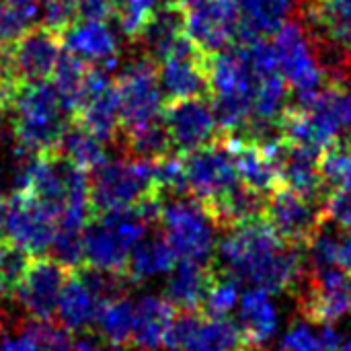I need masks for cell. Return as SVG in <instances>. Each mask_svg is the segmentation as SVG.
<instances>
[{
	"label": "cell",
	"instance_id": "e575fe53",
	"mask_svg": "<svg viewBox=\"0 0 351 351\" xmlns=\"http://www.w3.org/2000/svg\"><path fill=\"white\" fill-rule=\"evenodd\" d=\"M49 251L58 263H62L68 271L78 269L84 265V251H82V230L74 228H60L56 230V237L49 245Z\"/></svg>",
	"mask_w": 351,
	"mask_h": 351
},
{
	"label": "cell",
	"instance_id": "4316f807",
	"mask_svg": "<svg viewBox=\"0 0 351 351\" xmlns=\"http://www.w3.org/2000/svg\"><path fill=\"white\" fill-rule=\"evenodd\" d=\"M177 263V255L173 253L171 245L162 237L160 230L146 232L130 251L125 276L130 282H146L158 276L169 274Z\"/></svg>",
	"mask_w": 351,
	"mask_h": 351
},
{
	"label": "cell",
	"instance_id": "7a4b0ae2",
	"mask_svg": "<svg viewBox=\"0 0 351 351\" xmlns=\"http://www.w3.org/2000/svg\"><path fill=\"white\" fill-rule=\"evenodd\" d=\"M8 107L12 111L14 140L23 152H58L70 113L64 109L51 82H16L10 88Z\"/></svg>",
	"mask_w": 351,
	"mask_h": 351
},
{
	"label": "cell",
	"instance_id": "b9f144b4",
	"mask_svg": "<svg viewBox=\"0 0 351 351\" xmlns=\"http://www.w3.org/2000/svg\"><path fill=\"white\" fill-rule=\"evenodd\" d=\"M12 325V321L6 317V313L4 311H0V341L4 339V335H6V331H8V327Z\"/></svg>",
	"mask_w": 351,
	"mask_h": 351
},
{
	"label": "cell",
	"instance_id": "603a6c76",
	"mask_svg": "<svg viewBox=\"0 0 351 351\" xmlns=\"http://www.w3.org/2000/svg\"><path fill=\"white\" fill-rule=\"evenodd\" d=\"M234 4L239 16L234 43L269 39L296 8V0H234Z\"/></svg>",
	"mask_w": 351,
	"mask_h": 351
},
{
	"label": "cell",
	"instance_id": "ba28073f",
	"mask_svg": "<svg viewBox=\"0 0 351 351\" xmlns=\"http://www.w3.org/2000/svg\"><path fill=\"white\" fill-rule=\"evenodd\" d=\"M263 220L284 243L306 249L317 232L327 224V214L325 206L280 185L265 197Z\"/></svg>",
	"mask_w": 351,
	"mask_h": 351
},
{
	"label": "cell",
	"instance_id": "f35d334b",
	"mask_svg": "<svg viewBox=\"0 0 351 351\" xmlns=\"http://www.w3.org/2000/svg\"><path fill=\"white\" fill-rule=\"evenodd\" d=\"M346 232V230H343ZM335 265L351 276V232H346L341 239H337V251H335Z\"/></svg>",
	"mask_w": 351,
	"mask_h": 351
},
{
	"label": "cell",
	"instance_id": "3957f363",
	"mask_svg": "<svg viewBox=\"0 0 351 351\" xmlns=\"http://www.w3.org/2000/svg\"><path fill=\"white\" fill-rule=\"evenodd\" d=\"M150 226L152 224L138 208L93 214L82 230L84 265L99 271L125 274L132 247L150 230Z\"/></svg>",
	"mask_w": 351,
	"mask_h": 351
},
{
	"label": "cell",
	"instance_id": "1f68e13d",
	"mask_svg": "<svg viewBox=\"0 0 351 351\" xmlns=\"http://www.w3.org/2000/svg\"><path fill=\"white\" fill-rule=\"evenodd\" d=\"M125 142L134 158L158 160L160 156L171 152V140L162 119H154L132 130H125Z\"/></svg>",
	"mask_w": 351,
	"mask_h": 351
},
{
	"label": "cell",
	"instance_id": "ffe728a7",
	"mask_svg": "<svg viewBox=\"0 0 351 351\" xmlns=\"http://www.w3.org/2000/svg\"><path fill=\"white\" fill-rule=\"evenodd\" d=\"M103 304L105 302L95 292V288L86 282V278L78 269H72L60 292L56 317L60 325L72 333L86 331L97 323Z\"/></svg>",
	"mask_w": 351,
	"mask_h": 351
},
{
	"label": "cell",
	"instance_id": "ee69618b",
	"mask_svg": "<svg viewBox=\"0 0 351 351\" xmlns=\"http://www.w3.org/2000/svg\"><path fill=\"white\" fill-rule=\"evenodd\" d=\"M10 296V290H8V284H6V278L2 274V267H0V298H6Z\"/></svg>",
	"mask_w": 351,
	"mask_h": 351
},
{
	"label": "cell",
	"instance_id": "74e56055",
	"mask_svg": "<svg viewBox=\"0 0 351 351\" xmlns=\"http://www.w3.org/2000/svg\"><path fill=\"white\" fill-rule=\"evenodd\" d=\"M0 351H39V346L27 331L14 325V335H4L0 341Z\"/></svg>",
	"mask_w": 351,
	"mask_h": 351
},
{
	"label": "cell",
	"instance_id": "5b68a950",
	"mask_svg": "<svg viewBox=\"0 0 351 351\" xmlns=\"http://www.w3.org/2000/svg\"><path fill=\"white\" fill-rule=\"evenodd\" d=\"M160 232L177 259L208 263L216 247V224L195 197L175 195L162 202L158 216Z\"/></svg>",
	"mask_w": 351,
	"mask_h": 351
},
{
	"label": "cell",
	"instance_id": "7bdbcfd3",
	"mask_svg": "<svg viewBox=\"0 0 351 351\" xmlns=\"http://www.w3.org/2000/svg\"><path fill=\"white\" fill-rule=\"evenodd\" d=\"M4 218H6V197L0 193V239L4 234Z\"/></svg>",
	"mask_w": 351,
	"mask_h": 351
},
{
	"label": "cell",
	"instance_id": "e0dca14e",
	"mask_svg": "<svg viewBox=\"0 0 351 351\" xmlns=\"http://www.w3.org/2000/svg\"><path fill=\"white\" fill-rule=\"evenodd\" d=\"M68 269L53 257H31L14 296L19 304L31 319L51 321L56 317V306L60 292L66 284Z\"/></svg>",
	"mask_w": 351,
	"mask_h": 351
},
{
	"label": "cell",
	"instance_id": "836d02e7",
	"mask_svg": "<svg viewBox=\"0 0 351 351\" xmlns=\"http://www.w3.org/2000/svg\"><path fill=\"white\" fill-rule=\"evenodd\" d=\"M165 2L167 0H121L119 8L115 10L121 35L136 41L144 25L150 21L156 8L162 6Z\"/></svg>",
	"mask_w": 351,
	"mask_h": 351
},
{
	"label": "cell",
	"instance_id": "f6af8a7d",
	"mask_svg": "<svg viewBox=\"0 0 351 351\" xmlns=\"http://www.w3.org/2000/svg\"><path fill=\"white\" fill-rule=\"evenodd\" d=\"M107 351H140V350H136V348H132V350H128L125 346H111L109 350Z\"/></svg>",
	"mask_w": 351,
	"mask_h": 351
},
{
	"label": "cell",
	"instance_id": "d4e9b609",
	"mask_svg": "<svg viewBox=\"0 0 351 351\" xmlns=\"http://www.w3.org/2000/svg\"><path fill=\"white\" fill-rule=\"evenodd\" d=\"M185 37V8L179 0H167L144 25L136 41L144 43L148 58L160 62Z\"/></svg>",
	"mask_w": 351,
	"mask_h": 351
},
{
	"label": "cell",
	"instance_id": "60d3db41",
	"mask_svg": "<svg viewBox=\"0 0 351 351\" xmlns=\"http://www.w3.org/2000/svg\"><path fill=\"white\" fill-rule=\"evenodd\" d=\"M10 88H12V84H2V82H0V117L4 115V111H6V107H8Z\"/></svg>",
	"mask_w": 351,
	"mask_h": 351
},
{
	"label": "cell",
	"instance_id": "d6986e66",
	"mask_svg": "<svg viewBox=\"0 0 351 351\" xmlns=\"http://www.w3.org/2000/svg\"><path fill=\"white\" fill-rule=\"evenodd\" d=\"M228 142H230L239 181L245 187L267 197L274 189L282 185L278 165L265 142L253 138H234V136H228Z\"/></svg>",
	"mask_w": 351,
	"mask_h": 351
},
{
	"label": "cell",
	"instance_id": "d590c367",
	"mask_svg": "<svg viewBox=\"0 0 351 351\" xmlns=\"http://www.w3.org/2000/svg\"><path fill=\"white\" fill-rule=\"evenodd\" d=\"M31 23L25 14L12 8L8 2L0 0V49L8 47L23 31H27Z\"/></svg>",
	"mask_w": 351,
	"mask_h": 351
},
{
	"label": "cell",
	"instance_id": "9c48e42d",
	"mask_svg": "<svg viewBox=\"0 0 351 351\" xmlns=\"http://www.w3.org/2000/svg\"><path fill=\"white\" fill-rule=\"evenodd\" d=\"M119 99V117L125 130L160 119L162 88L158 82V68L152 58H138L130 62L115 84Z\"/></svg>",
	"mask_w": 351,
	"mask_h": 351
},
{
	"label": "cell",
	"instance_id": "7c38bea8",
	"mask_svg": "<svg viewBox=\"0 0 351 351\" xmlns=\"http://www.w3.org/2000/svg\"><path fill=\"white\" fill-rule=\"evenodd\" d=\"M210 53L202 51L187 35L158 64V82L165 99L210 97Z\"/></svg>",
	"mask_w": 351,
	"mask_h": 351
},
{
	"label": "cell",
	"instance_id": "5bb4252c",
	"mask_svg": "<svg viewBox=\"0 0 351 351\" xmlns=\"http://www.w3.org/2000/svg\"><path fill=\"white\" fill-rule=\"evenodd\" d=\"M74 115L84 130H88L90 134H95L105 142L117 136L121 128L119 99L109 68L103 66L86 68L82 99Z\"/></svg>",
	"mask_w": 351,
	"mask_h": 351
},
{
	"label": "cell",
	"instance_id": "30bf717a",
	"mask_svg": "<svg viewBox=\"0 0 351 351\" xmlns=\"http://www.w3.org/2000/svg\"><path fill=\"white\" fill-rule=\"evenodd\" d=\"M296 296L300 313L311 325H333L351 313V276L337 265L311 269Z\"/></svg>",
	"mask_w": 351,
	"mask_h": 351
},
{
	"label": "cell",
	"instance_id": "4dcf8cb0",
	"mask_svg": "<svg viewBox=\"0 0 351 351\" xmlns=\"http://www.w3.org/2000/svg\"><path fill=\"white\" fill-rule=\"evenodd\" d=\"M86 64L76 60L74 56L62 51L53 72H51V86L58 93L64 109L74 115L80 99H82V88H84V76H86Z\"/></svg>",
	"mask_w": 351,
	"mask_h": 351
},
{
	"label": "cell",
	"instance_id": "d6a6232c",
	"mask_svg": "<svg viewBox=\"0 0 351 351\" xmlns=\"http://www.w3.org/2000/svg\"><path fill=\"white\" fill-rule=\"evenodd\" d=\"M239 300V282L228 274L216 269V278L202 302L199 313L204 317H226Z\"/></svg>",
	"mask_w": 351,
	"mask_h": 351
},
{
	"label": "cell",
	"instance_id": "bcb514c9",
	"mask_svg": "<svg viewBox=\"0 0 351 351\" xmlns=\"http://www.w3.org/2000/svg\"><path fill=\"white\" fill-rule=\"evenodd\" d=\"M339 351H351V341H346V343H343V348H341Z\"/></svg>",
	"mask_w": 351,
	"mask_h": 351
},
{
	"label": "cell",
	"instance_id": "83f0119b",
	"mask_svg": "<svg viewBox=\"0 0 351 351\" xmlns=\"http://www.w3.org/2000/svg\"><path fill=\"white\" fill-rule=\"evenodd\" d=\"M243 348L247 346L234 321L226 317H204L199 313L177 351H241Z\"/></svg>",
	"mask_w": 351,
	"mask_h": 351
},
{
	"label": "cell",
	"instance_id": "52a82bcc",
	"mask_svg": "<svg viewBox=\"0 0 351 351\" xmlns=\"http://www.w3.org/2000/svg\"><path fill=\"white\" fill-rule=\"evenodd\" d=\"M183 162L187 191L204 208L218 204L241 183L228 136H220L210 144L183 154Z\"/></svg>",
	"mask_w": 351,
	"mask_h": 351
},
{
	"label": "cell",
	"instance_id": "681fc988",
	"mask_svg": "<svg viewBox=\"0 0 351 351\" xmlns=\"http://www.w3.org/2000/svg\"><path fill=\"white\" fill-rule=\"evenodd\" d=\"M64 2H70V4H76V0H64Z\"/></svg>",
	"mask_w": 351,
	"mask_h": 351
},
{
	"label": "cell",
	"instance_id": "f546056e",
	"mask_svg": "<svg viewBox=\"0 0 351 351\" xmlns=\"http://www.w3.org/2000/svg\"><path fill=\"white\" fill-rule=\"evenodd\" d=\"M99 335L109 346H130L134 329V300L125 294L113 300H107L97 317Z\"/></svg>",
	"mask_w": 351,
	"mask_h": 351
},
{
	"label": "cell",
	"instance_id": "277c9868",
	"mask_svg": "<svg viewBox=\"0 0 351 351\" xmlns=\"http://www.w3.org/2000/svg\"><path fill=\"white\" fill-rule=\"evenodd\" d=\"M162 195L156 183L154 160L115 158L95 169L88 181V199L93 214L121 212L136 208L140 202Z\"/></svg>",
	"mask_w": 351,
	"mask_h": 351
},
{
	"label": "cell",
	"instance_id": "cb8c5ba5",
	"mask_svg": "<svg viewBox=\"0 0 351 351\" xmlns=\"http://www.w3.org/2000/svg\"><path fill=\"white\" fill-rule=\"evenodd\" d=\"M175 308L165 296L144 294L134 302V329L130 346L140 351H158L167 329L175 317Z\"/></svg>",
	"mask_w": 351,
	"mask_h": 351
},
{
	"label": "cell",
	"instance_id": "7dc6e473",
	"mask_svg": "<svg viewBox=\"0 0 351 351\" xmlns=\"http://www.w3.org/2000/svg\"><path fill=\"white\" fill-rule=\"evenodd\" d=\"M4 80V72H2V60H0V82Z\"/></svg>",
	"mask_w": 351,
	"mask_h": 351
},
{
	"label": "cell",
	"instance_id": "ac0fdd59",
	"mask_svg": "<svg viewBox=\"0 0 351 351\" xmlns=\"http://www.w3.org/2000/svg\"><path fill=\"white\" fill-rule=\"evenodd\" d=\"M62 47L86 66H103L113 70L117 64L119 39L107 21L78 19L62 31Z\"/></svg>",
	"mask_w": 351,
	"mask_h": 351
},
{
	"label": "cell",
	"instance_id": "8d00e7d4",
	"mask_svg": "<svg viewBox=\"0 0 351 351\" xmlns=\"http://www.w3.org/2000/svg\"><path fill=\"white\" fill-rule=\"evenodd\" d=\"M115 12L113 0H76V16L78 19H99L109 21Z\"/></svg>",
	"mask_w": 351,
	"mask_h": 351
},
{
	"label": "cell",
	"instance_id": "2e32d148",
	"mask_svg": "<svg viewBox=\"0 0 351 351\" xmlns=\"http://www.w3.org/2000/svg\"><path fill=\"white\" fill-rule=\"evenodd\" d=\"M56 230L58 218L33 197L14 191V195L6 199L4 239L27 251L31 257L41 255L49 249Z\"/></svg>",
	"mask_w": 351,
	"mask_h": 351
},
{
	"label": "cell",
	"instance_id": "44dd1931",
	"mask_svg": "<svg viewBox=\"0 0 351 351\" xmlns=\"http://www.w3.org/2000/svg\"><path fill=\"white\" fill-rule=\"evenodd\" d=\"M302 16L311 39L351 49V0H304Z\"/></svg>",
	"mask_w": 351,
	"mask_h": 351
},
{
	"label": "cell",
	"instance_id": "c3c4849f",
	"mask_svg": "<svg viewBox=\"0 0 351 351\" xmlns=\"http://www.w3.org/2000/svg\"><path fill=\"white\" fill-rule=\"evenodd\" d=\"M179 2H181V4L185 6V4H191V2H195V0H179Z\"/></svg>",
	"mask_w": 351,
	"mask_h": 351
},
{
	"label": "cell",
	"instance_id": "8992f818",
	"mask_svg": "<svg viewBox=\"0 0 351 351\" xmlns=\"http://www.w3.org/2000/svg\"><path fill=\"white\" fill-rule=\"evenodd\" d=\"M271 47L278 70L288 88L296 93V101H308L325 82H329L327 72L317 60L313 41L300 23H294L292 19L284 23L271 35Z\"/></svg>",
	"mask_w": 351,
	"mask_h": 351
},
{
	"label": "cell",
	"instance_id": "9a60e30c",
	"mask_svg": "<svg viewBox=\"0 0 351 351\" xmlns=\"http://www.w3.org/2000/svg\"><path fill=\"white\" fill-rule=\"evenodd\" d=\"M185 35L206 53L214 56L237 41L234 0H195L185 4Z\"/></svg>",
	"mask_w": 351,
	"mask_h": 351
},
{
	"label": "cell",
	"instance_id": "8fae6325",
	"mask_svg": "<svg viewBox=\"0 0 351 351\" xmlns=\"http://www.w3.org/2000/svg\"><path fill=\"white\" fill-rule=\"evenodd\" d=\"M60 33L47 27H35L23 31L2 58L4 80L14 78L16 82H39L47 80L62 56Z\"/></svg>",
	"mask_w": 351,
	"mask_h": 351
},
{
	"label": "cell",
	"instance_id": "f1b7e54d",
	"mask_svg": "<svg viewBox=\"0 0 351 351\" xmlns=\"http://www.w3.org/2000/svg\"><path fill=\"white\" fill-rule=\"evenodd\" d=\"M58 154H62L68 162L82 171H95L107 160V146L105 140L97 138L80 123H76L66 128L58 146Z\"/></svg>",
	"mask_w": 351,
	"mask_h": 351
},
{
	"label": "cell",
	"instance_id": "6da1fadb",
	"mask_svg": "<svg viewBox=\"0 0 351 351\" xmlns=\"http://www.w3.org/2000/svg\"><path fill=\"white\" fill-rule=\"evenodd\" d=\"M214 251L216 261L212 265L218 271L267 294H296L306 274L302 247L284 243L263 218L226 228Z\"/></svg>",
	"mask_w": 351,
	"mask_h": 351
},
{
	"label": "cell",
	"instance_id": "7402d4cb",
	"mask_svg": "<svg viewBox=\"0 0 351 351\" xmlns=\"http://www.w3.org/2000/svg\"><path fill=\"white\" fill-rule=\"evenodd\" d=\"M216 278L212 261H189L179 259L171 269V278L165 288V298L175 311H197Z\"/></svg>",
	"mask_w": 351,
	"mask_h": 351
},
{
	"label": "cell",
	"instance_id": "4fadbf2b",
	"mask_svg": "<svg viewBox=\"0 0 351 351\" xmlns=\"http://www.w3.org/2000/svg\"><path fill=\"white\" fill-rule=\"evenodd\" d=\"M160 119L167 128L171 150L179 154H187L224 136L210 97L169 101L167 109L160 113Z\"/></svg>",
	"mask_w": 351,
	"mask_h": 351
},
{
	"label": "cell",
	"instance_id": "ab89813d",
	"mask_svg": "<svg viewBox=\"0 0 351 351\" xmlns=\"http://www.w3.org/2000/svg\"><path fill=\"white\" fill-rule=\"evenodd\" d=\"M4 2H8L12 8H16L21 14H25L31 25L35 21H39V10H41L43 0H4Z\"/></svg>",
	"mask_w": 351,
	"mask_h": 351
},
{
	"label": "cell",
	"instance_id": "484cf974",
	"mask_svg": "<svg viewBox=\"0 0 351 351\" xmlns=\"http://www.w3.org/2000/svg\"><path fill=\"white\" fill-rule=\"evenodd\" d=\"M239 329L247 348L261 350L278 329V313L276 306L265 290L251 288L241 298V315H239Z\"/></svg>",
	"mask_w": 351,
	"mask_h": 351
}]
</instances>
